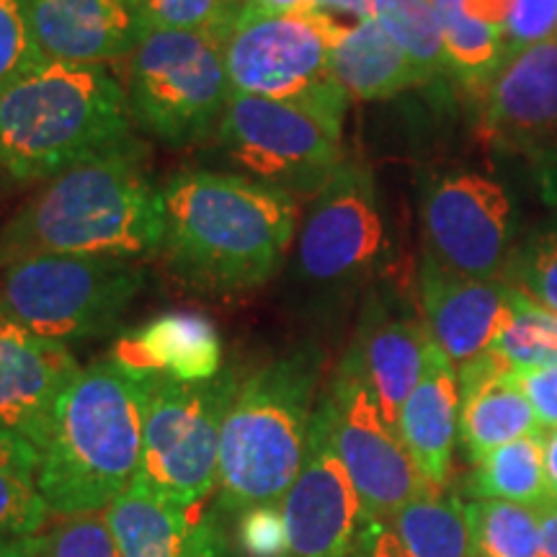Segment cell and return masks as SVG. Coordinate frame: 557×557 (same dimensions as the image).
Wrapping results in <instances>:
<instances>
[{"instance_id": "obj_41", "label": "cell", "mask_w": 557, "mask_h": 557, "mask_svg": "<svg viewBox=\"0 0 557 557\" xmlns=\"http://www.w3.org/2000/svg\"><path fill=\"white\" fill-rule=\"evenodd\" d=\"M540 513V532H542V549L540 557H557V504L549 500L547 506L537 508Z\"/></svg>"}, {"instance_id": "obj_38", "label": "cell", "mask_w": 557, "mask_h": 557, "mask_svg": "<svg viewBox=\"0 0 557 557\" xmlns=\"http://www.w3.org/2000/svg\"><path fill=\"white\" fill-rule=\"evenodd\" d=\"M0 468L29 472V475L37 478L39 451L29 442H24L18 434L0 426Z\"/></svg>"}, {"instance_id": "obj_14", "label": "cell", "mask_w": 557, "mask_h": 557, "mask_svg": "<svg viewBox=\"0 0 557 557\" xmlns=\"http://www.w3.org/2000/svg\"><path fill=\"white\" fill-rule=\"evenodd\" d=\"M282 504L287 524L284 557H348L361 519L354 480L333 444L325 408H315L308 451Z\"/></svg>"}, {"instance_id": "obj_39", "label": "cell", "mask_w": 557, "mask_h": 557, "mask_svg": "<svg viewBox=\"0 0 557 557\" xmlns=\"http://www.w3.org/2000/svg\"><path fill=\"white\" fill-rule=\"evenodd\" d=\"M312 5H315L318 13L344 26H351L357 21L372 16V0H312Z\"/></svg>"}, {"instance_id": "obj_11", "label": "cell", "mask_w": 557, "mask_h": 557, "mask_svg": "<svg viewBox=\"0 0 557 557\" xmlns=\"http://www.w3.org/2000/svg\"><path fill=\"white\" fill-rule=\"evenodd\" d=\"M320 406L329 413L333 444L359 493L361 517L387 519L410 500L442 493L416 468L351 354L338 364Z\"/></svg>"}, {"instance_id": "obj_15", "label": "cell", "mask_w": 557, "mask_h": 557, "mask_svg": "<svg viewBox=\"0 0 557 557\" xmlns=\"http://www.w3.org/2000/svg\"><path fill=\"white\" fill-rule=\"evenodd\" d=\"M78 372L67 344L41 338L0 315V426L29 442L39 457L62 395Z\"/></svg>"}, {"instance_id": "obj_2", "label": "cell", "mask_w": 557, "mask_h": 557, "mask_svg": "<svg viewBox=\"0 0 557 557\" xmlns=\"http://www.w3.org/2000/svg\"><path fill=\"white\" fill-rule=\"evenodd\" d=\"M163 230V189L132 139L50 178L18 207L0 227V269L34 256L143 259L160 253Z\"/></svg>"}, {"instance_id": "obj_35", "label": "cell", "mask_w": 557, "mask_h": 557, "mask_svg": "<svg viewBox=\"0 0 557 557\" xmlns=\"http://www.w3.org/2000/svg\"><path fill=\"white\" fill-rule=\"evenodd\" d=\"M238 547L246 557H284L287 553V524L282 504H259L238 513Z\"/></svg>"}, {"instance_id": "obj_33", "label": "cell", "mask_w": 557, "mask_h": 557, "mask_svg": "<svg viewBox=\"0 0 557 557\" xmlns=\"http://www.w3.org/2000/svg\"><path fill=\"white\" fill-rule=\"evenodd\" d=\"M145 32H207L220 39L233 16L222 0H135Z\"/></svg>"}, {"instance_id": "obj_10", "label": "cell", "mask_w": 557, "mask_h": 557, "mask_svg": "<svg viewBox=\"0 0 557 557\" xmlns=\"http://www.w3.org/2000/svg\"><path fill=\"white\" fill-rule=\"evenodd\" d=\"M344 116L297 101L233 94L218 145L230 163L295 197H315L344 163Z\"/></svg>"}, {"instance_id": "obj_28", "label": "cell", "mask_w": 557, "mask_h": 557, "mask_svg": "<svg viewBox=\"0 0 557 557\" xmlns=\"http://www.w3.org/2000/svg\"><path fill=\"white\" fill-rule=\"evenodd\" d=\"M372 18L426 81L449 70L434 0H372Z\"/></svg>"}, {"instance_id": "obj_32", "label": "cell", "mask_w": 557, "mask_h": 557, "mask_svg": "<svg viewBox=\"0 0 557 557\" xmlns=\"http://www.w3.org/2000/svg\"><path fill=\"white\" fill-rule=\"evenodd\" d=\"M41 60L26 0H0V96Z\"/></svg>"}, {"instance_id": "obj_20", "label": "cell", "mask_w": 557, "mask_h": 557, "mask_svg": "<svg viewBox=\"0 0 557 557\" xmlns=\"http://www.w3.org/2000/svg\"><path fill=\"white\" fill-rule=\"evenodd\" d=\"M459 438L472 462L493 449L542 431L513 369L487 348L459 367Z\"/></svg>"}, {"instance_id": "obj_5", "label": "cell", "mask_w": 557, "mask_h": 557, "mask_svg": "<svg viewBox=\"0 0 557 557\" xmlns=\"http://www.w3.org/2000/svg\"><path fill=\"white\" fill-rule=\"evenodd\" d=\"M323 354L297 346L240 380L220 436L218 508L238 517L274 504L295 483L308 451Z\"/></svg>"}, {"instance_id": "obj_4", "label": "cell", "mask_w": 557, "mask_h": 557, "mask_svg": "<svg viewBox=\"0 0 557 557\" xmlns=\"http://www.w3.org/2000/svg\"><path fill=\"white\" fill-rule=\"evenodd\" d=\"M127 88L107 65L41 60L0 96V171L50 181L132 143Z\"/></svg>"}, {"instance_id": "obj_22", "label": "cell", "mask_w": 557, "mask_h": 557, "mask_svg": "<svg viewBox=\"0 0 557 557\" xmlns=\"http://www.w3.org/2000/svg\"><path fill=\"white\" fill-rule=\"evenodd\" d=\"M457 431L459 377L451 359L431 341L421 380L400 408L398 434L416 468L438 491L449 478Z\"/></svg>"}, {"instance_id": "obj_44", "label": "cell", "mask_w": 557, "mask_h": 557, "mask_svg": "<svg viewBox=\"0 0 557 557\" xmlns=\"http://www.w3.org/2000/svg\"><path fill=\"white\" fill-rule=\"evenodd\" d=\"M222 3H225V9H227L230 13H235V11H240L243 5L248 3V0H222Z\"/></svg>"}, {"instance_id": "obj_42", "label": "cell", "mask_w": 557, "mask_h": 557, "mask_svg": "<svg viewBox=\"0 0 557 557\" xmlns=\"http://www.w3.org/2000/svg\"><path fill=\"white\" fill-rule=\"evenodd\" d=\"M248 3L274 13H318L312 0H248Z\"/></svg>"}, {"instance_id": "obj_1", "label": "cell", "mask_w": 557, "mask_h": 557, "mask_svg": "<svg viewBox=\"0 0 557 557\" xmlns=\"http://www.w3.org/2000/svg\"><path fill=\"white\" fill-rule=\"evenodd\" d=\"M165 267L201 295L259 289L287 261L297 197L263 181L207 169L173 173L163 186Z\"/></svg>"}, {"instance_id": "obj_6", "label": "cell", "mask_w": 557, "mask_h": 557, "mask_svg": "<svg viewBox=\"0 0 557 557\" xmlns=\"http://www.w3.org/2000/svg\"><path fill=\"white\" fill-rule=\"evenodd\" d=\"M0 271V315L62 344L114 331L148 284L122 256H34Z\"/></svg>"}, {"instance_id": "obj_21", "label": "cell", "mask_w": 557, "mask_h": 557, "mask_svg": "<svg viewBox=\"0 0 557 557\" xmlns=\"http://www.w3.org/2000/svg\"><path fill=\"white\" fill-rule=\"evenodd\" d=\"M129 372L178 382H205L222 372L218 325L191 310H173L116 338L109 354Z\"/></svg>"}, {"instance_id": "obj_23", "label": "cell", "mask_w": 557, "mask_h": 557, "mask_svg": "<svg viewBox=\"0 0 557 557\" xmlns=\"http://www.w3.org/2000/svg\"><path fill=\"white\" fill-rule=\"evenodd\" d=\"M348 557H470L468 508L434 493L387 519L361 517Z\"/></svg>"}, {"instance_id": "obj_25", "label": "cell", "mask_w": 557, "mask_h": 557, "mask_svg": "<svg viewBox=\"0 0 557 557\" xmlns=\"http://www.w3.org/2000/svg\"><path fill=\"white\" fill-rule=\"evenodd\" d=\"M331 73L354 101H385L426 83L372 16L346 26L331 52Z\"/></svg>"}, {"instance_id": "obj_34", "label": "cell", "mask_w": 557, "mask_h": 557, "mask_svg": "<svg viewBox=\"0 0 557 557\" xmlns=\"http://www.w3.org/2000/svg\"><path fill=\"white\" fill-rule=\"evenodd\" d=\"M506 284L557 315V233H545L529 243Z\"/></svg>"}, {"instance_id": "obj_18", "label": "cell", "mask_w": 557, "mask_h": 557, "mask_svg": "<svg viewBox=\"0 0 557 557\" xmlns=\"http://www.w3.org/2000/svg\"><path fill=\"white\" fill-rule=\"evenodd\" d=\"M483 122L511 148L557 150V37L527 47L487 83Z\"/></svg>"}, {"instance_id": "obj_13", "label": "cell", "mask_w": 557, "mask_h": 557, "mask_svg": "<svg viewBox=\"0 0 557 557\" xmlns=\"http://www.w3.org/2000/svg\"><path fill=\"white\" fill-rule=\"evenodd\" d=\"M511 205L504 186L470 171L431 178L421 197L426 253L455 274L500 278L508 267Z\"/></svg>"}, {"instance_id": "obj_31", "label": "cell", "mask_w": 557, "mask_h": 557, "mask_svg": "<svg viewBox=\"0 0 557 557\" xmlns=\"http://www.w3.org/2000/svg\"><path fill=\"white\" fill-rule=\"evenodd\" d=\"M52 508L29 472L0 468V545L34 537L50 524Z\"/></svg>"}, {"instance_id": "obj_19", "label": "cell", "mask_w": 557, "mask_h": 557, "mask_svg": "<svg viewBox=\"0 0 557 557\" xmlns=\"http://www.w3.org/2000/svg\"><path fill=\"white\" fill-rule=\"evenodd\" d=\"M47 60L109 65L129 58L145 34L135 0H26Z\"/></svg>"}, {"instance_id": "obj_3", "label": "cell", "mask_w": 557, "mask_h": 557, "mask_svg": "<svg viewBox=\"0 0 557 557\" xmlns=\"http://www.w3.org/2000/svg\"><path fill=\"white\" fill-rule=\"evenodd\" d=\"M148 389L150 377L111 357L81 367L37 468V487L52 513L103 511L127 491L143 459Z\"/></svg>"}, {"instance_id": "obj_16", "label": "cell", "mask_w": 557, "mask_h": 557, "mask_svg": "<svg viewBox=\"0 0 557 557\" xmlns=\"http://www.w3.org/2000/svg\"><path fill=\"white\" fill-rule=\"evenodd\" d=\"M423 323L434 344L462 367L487 351L513 318V289L500 278L455 274L426 253L421 263Z\"/></svg>"}, {"instance_id": "obj_27", "label": "cell", "mask_w": 557, "mask_h": 557, "mask_svg": "<svg viewBox=\"0 0 557 557\" xmlns=\"http://www.w3.org/2000/svg\"><path fill=\"white\" fill-rule=\"evenodd\" d=\"M447 65L470 88L485 90L506 65V32L470 16L465 0H434Z\"/></svg>"}, {"instance_id": "obj_40", "label": "cell", "mask_w": 557, "mask_h": 557, "mask_svg": "<svg viewBox=\"0 0 557 557\" xmlns=\"http://www.w3.org/2000/svg\"><path fill=\"white\" fill-rule=\"evenodd\" d=\"M513 0H465V9H468L470 16H475L485 24L498 26V29L506 32L508 13H511Z\"/></svg>"}, {"instance_id": "obj_12", "label": "cell", "mask_w": 557, "mask_h": 557, "mask_svg": "<svg viewBox=\"0 0 557 557\" xmlns=\"http://www.w3.org/2000/svg\"><path fill=\"white\" fill-rule=\"evenodd\" d=\"M382 240L385 227L372 173L357 160H344L305 212L295 278L310 289L346 287L377 261Z\"/></svg>"}, {"instance_id": "obj_29", "label": "cell", "mask_w": 557, "mask_h": 557, "mask_svg": "<svg viewBox=\"0 0 557 557\" xmlns=\"http://www.w3.org/2000/svg\"><path fill=\"white\" fill-rule=\"evenodd\" d=\"M468 508L470 557H540L537 508L508 500H475Z\"/></svg>"}, {"instance_id": "obj_9", "label": "cell", "mask_w": 557, "mask_h": 557, "mask_svg": "<svg viewBox=\"0 0 557 557\" xmlns=\"http://www.w3.org/2000/svg\"><path fill=\"white\" fill-rule=\"evenodd\" d=\"M238 385L230 367L205 382L150 374L137 483L176 504H205L218 487L222 423Z\"/></svg>"}, {"instance_id": "obj_45", "label": "cell", "mask_w": 557, "mask_h": 557, "mask_svg": "<svg viewBox=\"0 0 557 557\" xmlns=\"http://www.w3.org/2000/svg\"><path fill=\"white\" fill-rule=\"evenodd\" d=\"M11 545H13V542H5V545H0V557H11Z\"/></svg>"}, {"instance_id": "obj_43", "label": "cell", "mask_w": 557, "mask_h": 557, "mask_svg": "<svg viewBox=\"0 0 557 557\" xmlns=\"http://www.w3.org/2000/svg\"><path fill=\"white\" fill-rule=\"evenodd\" d=\"M545 475L549 500L557 504V429H553V434H549L545 442Z\"/></svg>"}, {"instance_id": "obj_17", "label": "cell", "mask_w": 557, "mask_h": 557, "mask_svg": "<svg viewBox=\"0 0 557 557\" xmlns=\"http://www.w3.org/2000/svg\"><path fill=\"white\" fill-rule=\"evenodd\" d=\"M103 517L124 557H233L218 513L158 496L137 480Z\"/></svg>"}, {"instance_id": "obj_24", "label": "cell", "mask_w": 557, "mask_h": 557, "mask_svg": "<svg viewBox=\"0 0 557 557\" xmlns=\"http://www.w3.org/2000/svg\"><path fill=\"white\" fill-rule=\"evenodd\" d=\"M431 341L426 323L387 310H374L361 323L357 344L348 354L364 372L389 426L398 429L400 408L421 380Z\"/></svg>"}, {"instance_id": "obj_7", "label": "cell", "mask_w": 557, "mask_h": 557, "mask_svg": "<svg viewBox=\"0 0 557 557\" xmlns=\"http://www.w3.org/2000/svg\"><path fill=\"white\" fill-rule=\"evenodd\" d=\"M344 29L323 13H274L246 3L220 32L230 88L346 116L351 99L331 73V52Z\"/></svg>"}, {"instance_id": "obj_8", "label": "cell", "mask_w": 557, "mask_h": 557, "mask_svg": "<svg viewBox=\"0 0 557 557\" xmlns=\"http://www.w3.org/2000/svg\"><path fill=\"white\" fill-rule=\"evenodd\" d=\"M132 122L171 148L214 135L233 96L218 37L150 29L129 54Z\"/></svg>"}, {"instance_id": "obj_36", "label": "cell", "mask_w": 557, "mask_h": 557, "mask_svg": "<svg viewBox=\"0 0 557 557\" xmlns=\"http://www.w3.org/2000/svg\"><path fill=\"white\" fill-rule=\"evenodd\" d=\"M553 34H557V0H513L506 21V60L555 39Z\"/></svg>"}, {"instance_id": "obj_26", "label": "cell", "mask_w": 557, "mask_h": 557, "mask_svg": "<svg viewBox=\"0 0 557 557\" xmlns=\"http://www.w3.org/2000/svg\"><path fill=\"white\" fill-rule=\"evenodd\" d=\"M545 442L542 431L508 442L480 459L472 493L480 500H508L527 508L549 504L545 475Z\"/></svg>"}, {"instance_id": "obj_37", "label": "cell", "mask_w": 557, "mask_h": 557, "mask_svg": "<svg viewBox=\"0 0 557 557\" xmlns=\"http://www.w3.org/2000/svg\"><path fill=\"white\" fill-rule=\"evenodd\" d=\"M513 377L537 416L540 429H557V364L519 369Z\"/></svg>"}, {"instance_id": "obj_30", "label": "cell", "mask_w": 557, "mask_h": 557, "mask_svg": "<svg viewBox=\"0 0 557 557\" xmlns=\"http://www.w3.org/2000/svg\"><path fill=\"white\" fill-rule=\"evenodd\" d=\"M11 557H124L103 511L54 513L34 537L13 542Z\"/></svg>"}]
</instances>
